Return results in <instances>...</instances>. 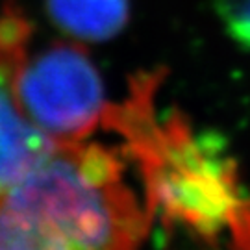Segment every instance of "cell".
Here are the masks:
<instances>
[{"label":"cell","instance_id":"3957f363","mask_svg":"<svg viewBox=\"0 0 250 250\" xmlns=\"http://www.w3.org/2000/svg\"><path fill=\"white\" fill-rule=\"evenodd\" d=\"M11 87L21 111L58 145L85 141L102 126L109 106L95 62L83 46L69 41L26 54Z\"/></svg>","mask_w":250,"mask_h":250},{"label":"cell","instance_id":"5b68a950","mask_svg":"<svg viewBox=\"0 0 250 250\" xmlns=\"http://www.w3.org/2000/svg\"><path fill=\"white\" fill-rule=\"evenodd\" d=\"M45 9L58 30L91 43L117 37L130 21V0H45Z\"/></svg>","mask_w":250,"mask_h":250},{"label":"cell","instance_id":"7a4b0ae2","mask_svg":"<svg viewBox=\"0 0 250 250\" xmlns=\"http://www.w3.org/2000/svg\"><path fill=\"white\" fill-rule=\"evenodd\" d=\"M125 170L113 148L58 145L0 193V250H139L150 217Z\"/></svg>","mask_w":250,"mask_h":250},{"label":"cell","instance_id":"6da1fadb","mask_svg":"<svg viewBox=\"0 0 250 250\" xmlns=\"http://www.w3.org/2000/svg\"><path fill=\"white\" fill-rule=\"evenodd\" d=\"M163 71L137 72L102 126L125 139L143 178L150 224L169 250H250V195L221 135L197 132L178 109L156 113Z\"/></svg>","mask_w":250,"mask_h":250},{"label":"cell","instance_id":"8992f818","mask_svg":"<svg viewBox=\"0 0 250 250\" xmlns=\"http://www.w3.org/2000/svg\"><path fill=\"white\" fill-rule=\"evenodd\" d=\"M213 8L232 41L250 50V0H213Z\"/></svg>","mask_w":250,"mask_h":250},{"label":"cell","instance_id":"277c9868","mask_svg":"<svg viewBox=\"0 0 250 250\" xmlns=\"http://www.w3.org/2000/svg\"><path fill=\"white\" fill-rule=\"evenodd\" d=\"M26 54L0 45V193L19 184L58 148L21 111L13 97V72Z\"/></svg>","mask_w":250,"mask_h":250}]
</instances>
